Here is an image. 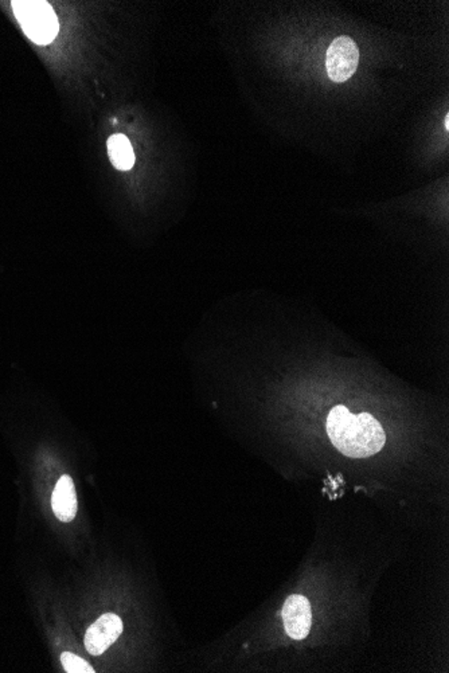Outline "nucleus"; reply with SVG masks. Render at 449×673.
<instances>
[{
	"label": "nucleus",
	"instance_id": "nucleus-8",
	"mask_svg": "<svg viewBox=\"0 0 449 673\" xmlns=\"http://www.w3.org/2000/svg\"><path fill=\"white\" fill-rule=\"evenodd\" d=\"M61 661H63L66 672L95 673L92 665L88 664L81 657L76 656V654L71 653V652H64L63 656H61Z\"/></svg>",
	"mask_w": 449,
	"mask_h": 673
},
{
	"label": "nucleus",
	"instance_id": "nucleus-2",
	"mask_svg": "<svg viewBox=\"0 0 449 673\" xmlns=\"http://www.w3.org/2000/svg\"><path fill=\"white\" fill-rule=\"evenodd\" d=\"M15 17L26 36L37 45H49L57 37L60 26L55 10L41 0L13 2Z\"/></svg>",
	"mask_w": 449,
	"mask_h": 673
},
{
	"label": "nucleus",
	"instance_id": "nucleus-4",
	"mask_svg": "<svg viewBox=\"0 0 449 673\" xmlns=\"http://www.w3.org/2000/svg\"><path fill=\"white\" fill-rule=\"evenodd\" d=\"M123 621L114 613L101 616L95 624L90 625L85 635V646L92 656H100L111 648L123 633Z\"/></svg>",
	"mask_w": 449,
	"mask_h": 673
},
{
	"label": "nucleus",
	"instance_id": "nucleus-5",
	"mask_svg": "<svg viewBox=\"0 0 449 673\" xmlns=\"http://www.w3.org/2000/svg\"><path fill=\"white\" fill-rule=\"evenodd\" d=\"M285 632L291 638L303 640L311 630V605L303 595H291L283 606Z\"/></svg>",
	"mask_w": 449,
	"mask_h": 673
},
{
	"label": "nucleus",
	"instance_id": "nucleus-9",
	"mask_svg": "<svg viewBox=\"0 0 449 673\" xmlns=\"http://www.w3.org/2000/svg\"><path fill=\"white\" fill-rule=\"evenodd\" d=\"M444 127H445V130H449V116L445 117V120H444Z\"/></svg>",
	"mask_w": 449,
	"mask_h": 673
},
{
	"label": "nucleus",
	"instance_id": "nucleus-1",
	"mask_svg": "<svg viewBox=\"0 0 449 673\" xmlns=\"http://www.w3.org/2000/svg\"><path fill=\"white\" fill-rule=\"evenodd\" d=\"M326 427L331 442L347 458H370L384 448L386 441L381 424L371 414L355 416L342 405L330 411Z\"/></svg>",
	"mask_w": 449,
	"mask_h": 673
},
{
	"label": "nucleus",
	"instance_id": "nucleus-3",
	"mask_svg": "<svg viewBox=\"0 0 449 673\" xmlns=\"http://www.w3.org/2000/svg\"><path fill=\"white\" fill-rule=\"evenodd\" d=\"M360 63V50L350 37H339L327 50L326 68L334 82H344L352 79Z\"/></svg>",
	"mask_w": 449,
	"mask_h": 673
},
{
	"label": "nucleus",
	"instance_id": "nucleus-7",
	"mask_svg": "<svg viewBox=\"0 0 449 673\" xmlns=\"http://www.w3.org/2000/svg\"><path fill=\"white\" fill-rule=\"evenodd\" d=\"M108 155L117 170L128 171L135 164L132 146L124 135H114L108 139Z\"/></svg>",
	"mask_w": 449,
	"mask_h": 673
},
{
	"label": "nucleus",
	"instance_id": "nucleus-6",
	"mask_svg": "<svg viewBox=\"0 0 449 673\" xmlns=\"http://www.w3.org/2000/svg\"><path fill=\"white\" fill-rule=\"evenodd\" d=\"M53 511L58 520L64 523L72 522L77 515V495L73 480L69 476H63L55 485L52 499Z\"/></svg>",
	"mask_w": 449,
	"mask_h": 673
}]
</instances>
